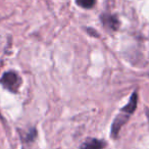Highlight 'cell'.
I'll use <instances>...</instances> for the list:
<instances>
[{"instance_id":"cell-7","label":"cell","mask_w":149,"mask_h":149,"mask_svg":"<svg viewBox=\"0 0 149 149\" xmlns=\"http://www.w3.org/2000/svg\"><path fill=\"white\" fill-rule=\"evenodd\" d=\"M87 31H88V33H89L91 36H94V37H98V34L96 33L95 30H93V29H87Z\"/></svg>"},{"instance_id":"cell-9","label":"cell","mask_w":149,"mask_h":149,"mask_svg":"<svg viewBox=\"0 0 149 149\" xmlns=\"http://www.w3.org/2000/svg\"><path fill=\"white\" fill-rule=\"evenodd\" d=\"M23 149H25V148H23Z\"/></svg>"},{"instance_id":"cell-4","label":"cell","mask_w":149,"mask_h":149,"mask_svg":"<svg viewBox=\"0 0 149 149\" xmlns=\"http://www.w3.org/2000/svg\"><path fill=\"white\" fill-rule=\"evenodd\" d=\"M106 142L104 140L90 138L83 142L80 146V149H103L106 147Z\"/></svg>"},{"instance_id":"cell-1","label":"cell","mask_w":149,"mask_h":149,"mask_svg":"<svg viewBox=\"0 0 149 149\" xmlns=\"http://www.w3.org/2000/svg\"><path fill=\"white\" fill-rule=\"evenodd\" d=\"M137 103H138V94H137V92H134L131 95L129 102L124 107L120 108V112L116 114L113 122H112L111 131H110L111 138L113 139L118 138V133H120V130L122 129V127L124 125H126V123L130 120V116L134 113L135 109L137 107Z\"/></svg>"},{"instance_id":"cell-5","label":"cell","mask_w":149,"mask_h":149,"mask_svg":"<svg viewBox=\"0 0 149 149\" xmlns=\"http://www.w3.org/2000/svg\"><path fill=\"white\" fill-rule=\"evenodd\" d=\"M77 5L85 9H90L95 5L96 0H74Z\"/></svg>"},{"instance_id":"cell-2","label":"cell","mask_w":149,"mask_h":149,"mask_svg":"<svg viewBox=\"0 0 149 149\" xmlns=\"http://www.w3.org/2000/svg\"><path fill=\"white\" fill-rule=\"evenodd\" d=\"M22 78L19 74L15 72H6L3 74V76L0 79V84L3 88L8 90L11 93H17L19 90V87L22 85Z\"/></svg>"},{"instance_id":"cell-6","label":"cell","mask_w":149,"mask_h":149,"mask_svg":"<svg viewBox=\"0 0 149 149\" xmlns=\"http://www.w3.org/2000/svg\"><path fill=\"white\" fill-rule=\"evenodd\" d=\"M37 136V132H36V129H32L29 133H26V135L23 137V140L26 141V142H31V141H34V139Z\"/></svg>"},{"instance_id":"cell-3","label":"cell","mask_w":149,"mask_h":149,"mask_svg":"<svg viewBox=\"0 0 149 149\" xmlns=\"http://www.w3.org/2000/svg\"><path fill=\"white\" fill-rule=\"evenodd\" d=\"M100 21L103 27L109 31H116L120 25L118 17L116 15H110V13H102L100 17Z\"/></svg>"},{"instance_id":"cell-8","label":"cell","mask_w":149,"mask_h":149,"mask_svg":"<svg viewBox=\"0 0 149 149\" xmlns=\"http://www.w3.org/2000/svg\"><path fill=\"white\" fill-rule=\"evenodd\" d=\"M0 120H3V116H2V114L0 113Z\"/></svg>"}]
</instances>
